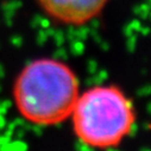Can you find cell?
Returning a JSON list of instances; mask_svg holds the SVG:
<instances>
[{
	"instance_id": "3957f363",
	"label": "cell",
	"mask_w": 151,
	"mask_h": 151,
	"mask_svg": "<svg viewBox=\"0 0 151 151\" xmlns=\"http://www.w3.org/2000/svg\"><path fill=\"white\" fill-rule=\"evenodd\" d=\"M37 3L52 20L68 26H81L100 16L108 0H37Z\"/></svg>"
},
{
	"instance_id": "6da1fadb",
	"label": "cell",
	"mask_w": 151,
	"mask_h": 151,
	"mask_svg": "<svg viewBox=\"0 0 151 151\" xmlns=\"http://www.w3.org/2000/svg\"><path fill=\"white\" fill-rule=\"evenodd\" d=\"M80 94L76 74L64 62L38 58L23 68L13 86L19 114L31 124L51 126L70 118Z\"/></svg>"
},
{
	"instance_id": "7a4b0ae2",
	"label": "cell",
	"mask_w": 151,
	"mask_h": 151,
	"mask_svg": "<svg viewBox=\"0 0 151 151\" xmlns=\"http://www.w3.org/2000/svg\"><path fill=\"white\" fill-rule=\"evenodd\" d=\"M76 138L94 149L117 147L132 132L136 109L114 85L94 86L80 93L70 114Z\"/></svg>"
}]
</instances>
